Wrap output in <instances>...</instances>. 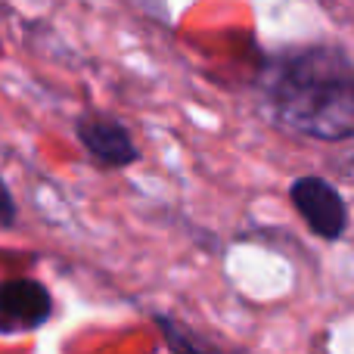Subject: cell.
<instances>
[{"label":"cell","mask_w":354,"mask_h":354,"mask_svg":"<svg viewBox=\"0 0 354 354\" xmlns=\"http://www.w3.org/2000/svg\"><path fill=\"white\" fill-rule=\"evenodd\" d=\"M75 137L87 149V156L103 168H128L140 159V149H137L131 131L118 118L103 115V112L81 115L75 122Z\"/></svg>","instance_id":"cell-4"},{"label":"cell","mask_w":354,"mask_h":354,"mask_svg":"<svg viewBox=\"0 0 354 354\" xmlns=\"http://www.w3.org/2000/svg\"><path fill=\"white\" fill-rule=\"evenodd\" d=\"M261 93L283 128L326 143L354 137V66L342 50H280L261 68Z\"/></svg>","instance_id":"cell-1"},{"label":"cell","mask_w":354,"mask_h":354,"mask_svg":"<svg viewBox=\"0 0 354 354\" xmlns=\"http://www.w3.org/2000/svg\"><path fill=\"white\" fill-rule=\"evenodd\" d=\"M19 218V208H16V199H12L10 187H6V180L0 177V227H12Z\"/></svg>","instance_id":"cell-5"},{"label":"cell","mask_w":354,"mask_h":354,"mask_svg":"<svg viewBox=\"0 0 354 354\" xmlns=\"http://www.w3.org/2000/svg\"><path fill=\"white\" fill-rule=\"evenodd\" d=\"M53 317V295L31 277L0 280V336H22L41 330Z\"/></svg>","instance_id":"cell-2"},{"label":"cell","mask_w":354,"mask_h":354,"mask_svg":"<svg viewBox=\"0 0 354 354\" xmlns=\"http://www.w3.org/2000/svg\"><path fill=\"white\" fill-rule=\"evenodd\" d=\"M289 199H292L295 212L301 214V221L320 239H339L345 233V227H348L345 199L324 177H299L289 187Z\"/></svg>","instance_id":"cell-3"}]
</instances>
